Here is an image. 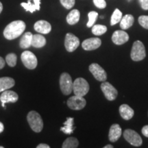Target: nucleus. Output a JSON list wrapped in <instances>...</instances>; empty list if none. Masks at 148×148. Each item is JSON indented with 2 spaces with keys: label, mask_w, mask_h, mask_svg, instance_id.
<instances>
[{
  "label": "nucleus",
  "mask_w": 148,
  "mask_h": 148,
  "mask_svg": "<svg viewBox=\"0 0 148 148\" xmlns=\"http://www.w3.org/2000/svg\"><path fill=\"white\" fill-rule=\"evenodd\" d=\"M15 84V81L10 77H0V92L8 90L13 87Z\"/></svg>",
  "instance_id": "obj_19"
},
{
  "label": "nucleus",
  "mask_w": 148,
  "mask_h": 148,
  "mask_svg": "<svg viewBox=\"0 0 148 148\" xmlns=\"http://www.w3.org/2000/svg\"><path fill=\"white\" fill-rule=\"evenodd\" d=\"M119 114L123 119L130 120L133 117L134 111L127 104H122L119 106Z\"/></svg>",
  "instance_id": "obj_18"
},
{
  "label": "nucleus",
  "mask_w": 148,
  "mask_h": 148,
  "mask_svg": "<svg viewBox=\"0 0 148 148\" xmlns=\"http://www.w3.org/2000/svg\"><path fill=\"white\" fill-rule=\"evenodd\" d=\"M40 0H28L27 3H21V5L26 11L33 13L36 10H40Z\"/></svg>",
  "instance_id": "obj_17"
},
{
  "label": "nucleus",
  "mask_w": 148,
  "mask_h": 148,
  "mask_svg": "<svg viewBox=\"0 0 148 148\" xmlns=\"http://www.w3.org/2000/svg\"><path fill=\"white\" fill-rule=\"evenodd\" d=\"M37 148H49V145H47V144H45V143H40L39 145H38L36 146Z\"/></svg>",
  "instance_id": "obj_36"
},
{
  "label": "nucleus",
  "mask_w": 148,
  "mask_h": 148,
  "mask_svg": "<svg viewBox=\"0 0 148 148\" xmlns=\"http://www.w3.org/2000/svg\"><path fill=\"white\" fill-rule=\"evenodd\" d=\"M88 21L86 24V26L88 27H91L94 25V23H95L96 20H97L98 17V13L95 11H90V12H88Z\"/></svg>",
  "instance_id": "obj_29"
},
{
  "label": "nucleus",
  "mask_w": 148,
  "mask_h": 148,
  "mask_svg": "<svg viewBox=\"0 0 148 148\" xmlns=\"http://www.w3.org/2000/svg\"><path fill=\"white\" fill-rule=\"evenodd\" d=\"M122 18V12L118 8H116L111 16L110 25H114L118 23Z\"/></svg>",
  "instance_id": "obj_27"
},
{
  "label": "nucleus",
  "mask_w": 148,
  "mask_h": 148,
  "mask_svg": "<svg viewBox=\"0 0 148 148\" xmlns=\"http://www.w3.org/2000/svg\"><path fill=\"white\" fill-rule=\"evenodd\" d=\"M16 60H17V57L16 55L14 53H8V55L5 56V61L6 63L8 64V66L11 67H14L16 64Z\"/></svg>",
  "instance_id": "obj_28"
},
{
  "label": "nucleus",
  "mask_w": 148,
  "mask_h": 148,
  "mask_svg": "<svg viewBox=\"0 0 148 148\" xmlns=\"http://www.w3.org/2000/svg\"><path fill=\"white\" fill-rule=\"evenodd\" d=\"M5 66V60L0 56V69H2Z\"/></svg>",
  "instance_id": "obj_35"
},
{
  "label": "nucleus",
  "mask_w": 148,
  "mask_h": 148,
  "mask_svg": "<svg viewBox=\"0 0 148 148\" xmlns=\"http://www.w3.org/2000/svg\"><path fill=\"white\" fill-rule=\"evenodd\" d=\"M78 140L75 137H69L62 143V148H76L78 147Z\"/></svg>",
  "instance_id": "obj_25"
},
{
  "label": "nucleus",
  "mask_w": 148,
  "mask_h": 148,
  "mask_svg": "<svg viewBox=\"0 0 148 148\" xmlns=\"http://www.w3.org/2000/svg\"><path fill=\"white\" fill-rule=\"evenodd\" d=\"M60 88L61 91L64 95H70L73 91V84L71 77L67 73H62L60 75Z\"/></svg>",
  "instance_id": "obj_5"
},
{
  "label": "nucleus",
  "mask_w": 148,
  "mask_h": 148,
  "mask_svg": "<svg viewBox=\"0 0 148 148\" xmlns=\"http://www.w3.org/2000/svg\"><path fill=\"white\" fill-rule=\"evenodd\" d=\"M141 132L144 136L148 138V125H145L141 130Z\"/></svg>",
  "instance_id": "obj_34"
},
{
  "label": "nucleus",
  "mask_w": 148,
  "mask_h": 148,
  "mask_svg": "<svg viewBox=\"0 0 148 148\" xmlns=\"http://www.w3.org/2000/svg\"><path fill=\"white\" fill-rule=\"evenodd\" d=\"M89 71L92 74L94 77L99 81V82H104L107 79V74L105 70L97 63H92L90 64Z\"/></svg>",
  "instance_id": "obj_11"
},
{
  "label": "nucleus",
  "mask_w": 148,
  "mask_h": 148,
  "mask_svg": "<svg viewBox=\"0 0 148 148\" xmlns=\"http://www.w3.org/2000/svg\"><path fill=\"white\" fill-rule=\"evenodd\" d=\"M73 118L68 117L64 123V126L60 127V130L66 134H71L74 130L73 127Z\"/></svg>",
  "instance_id": "obj_24"
},
{
  "label": "nucleus",
  "mask_w": 148,
  "mask_h": 148,
  "mask_svg": "<svg viewBox=\"0 0 148 148\" xmlns=\"http://www.w3.org/2000/svg\"><path fill=\"white\" fill-rule=\"evenodd\" d=\"M66 104L71 110H79L84 108L86 104V101L83 97L75 95L68 99Z\"/></svg>",
  "instance_id": "obj_8"
},
{
  "label": "nucleus",
  "mask_w": 148,
  "mask_h": 148,
  "mask_svg": "<svg viewBox=\"0 0 148 148\" xmlns=\"http://www.w3.org/2000/svg\"><path fill=\"white\" fill-rule=\"evenodd\" d=\"M35 31L40 34H49L51 30V24L45 20H40L36 21L34 25Z\"/></svg>",
  "instance_id": "obj_15"
},
{
  "label": "nucleus",
  "mask_w": 148,
  "mask_h": 148,
  "mask_svg": "<svg viewBox=\"0 0 148 148\" xmlns=\"http://www.w3.org/2000/svg\"><path fill=\"white\" fill-rule=\"evenodd\" d=\"M79 18H80V12L78 10L74 9L72 10L71 12L68 14L66 16V22L69 24V25H75L77 22L79 21Z\"/></svg>",
  "instance_id": "obj_23"
},
{
  "label": "nucleus",
  "mask_w": 148,
  "mask_h": 148,
  "mask_svg": "<svg viewBox=\"0 0 148 148\" xmlns=\"http://www.w3.org/2000/svg\"><path fill=\"white\" fill-rule=\"evenodd\" d=\"M60 3L66 9H71L75 5V0H60Z\"/></svg>",
  "instance_id": "obj_30"
},
{
  "label": "nucleus",
  "mask_w": 148,
  "mask_h": 148,
  "mask_svg": "<svg viewBox=\"0 0 148 148\" xmlns=\"http://www.w3.org/2000/svg\"><path fill=\"white\" fill-rule=\"evenodd\" d=\"M27 120L31 129L35 132H41L43 128V121L41 116L38 112L32 110L27 114Z\"/></svg>",
  "instance_id": "obj_2"
},
{
  "label": "nucleus",
  "mask_w": 148,
  "mask_h": 148,
  "mask_svg": "<svg viewBox=\"0 0 148 148\" xmlns=\"http://www.w3.org/2000/svg\"><path fill=\"white\" fill-rule=\"evenodd\" d=\"M18 99V95L16 92L12 90H5L0 96V101L2 103V106H5V103H15Z\"/></svg>",
  "instance_id": "obj_12"
},
{
  "label": "nucleus",
  "mask_w": 148,
  "mask_h": 148,
  "mask_svg": "<svg viewBox=\"0 0 148 148\" xmlns=\"http://www.w3.org/2000/svg\"><path fill=\"white\" fill-rule=\"evenodd\" d=\"M101 89L105 97L109 101H113L117 97V90L108 82H103L101 84Z\"/></svg>",
  "instance_id": "obj_9"
},
{
  "label": "nucleus",
  "mask_w": 148,
  "mask_h": 148,
  "mask_svg": "<svg viewBox=\"0 0 148 148\" xmlns=\"http://www.w3.org/2000/svg\"><path fill=\"white\" fill-rule=\"evenodd\" d=\"M89 88L88 82L82 77H78L73 82V91L75 95L84 97L89 91Z\"/></svg>",
  "instance_id": "obj_3"
},
{
  "label": "nucleus",
  "mask_w": 148,
  "mask_h": 148,
  "mask_svg": "<svg viewBox=\"0 0 148 148\" xmlns=\"http://www.w3.org/2000/svg\"><path fill=\"white\" fill-rule=\"evenodd\" d=\"M114 147L112 145H106V146H104V147H103V148H113Z\"/></svg>",
  "instance_id": "obj_39"
},
{
  "label": "nucleus",
  "mask_w": 148,
  "mask_h": 148,
  "mask_svg": "<svg viewBox=\"0 0 148 148\" xmlns=\"http://www.w3.org/2000/svg\"><path fill=\"white\" fill-rule=\"evenodd\" d=\"M21 60L24 66L28 69H34L38 64L36 56L30 51H23L21 55Z\"/></svg>",
  "instance_id": "obj_6"
},
{
  "label": "nucleus",
  "mask_w": 148,
  "mask_h": 148,
  "mask_svg": "<svg viewBox=\"0 0 148 148\" xmlns=\"http://www.w3.org/2000/svg\"><path fill=\"white\" fill-rule=\"evenodd\" d=\"M79 40L72 33H67L64 39V47L68 52H73L79 47Z\"/></svg>",
  "instance_id": "obj_10"
},
{
  "label": "nucleus",
  "mask_w": 148,
  "mask_h": 148,
  "mask_svg": "<svg viewBox=\"0 0 148 148\" xmlns=\"http://www.w3.org/2000/svg\"><path fill=\"white\" fill-rule=\"evenodd\" d=\"M101 40L99 38H90L84 40L82 43V47L84 50L92 51L95 50L100 47Z\"/></svg>",
  "instance_id": "obj_13"
},
{
  "label": "nucleus",
  "mask_w": 148,
  "mask_h": 148,
  "mask_svg": "<svg viewBox=\"0 0 148 148\" xmlns=\"http://www.w3.org/2000/svg\"><path fill=\"white\" fill-rule=\"evenodd\" d=\"M107 31V27L103 25H93L92 27V33L96 36H101L106 33Z\"/></svg>",
  "instance_id": "obj_26"
},
{
  "label": "nucleus",
  "mask_w": 148,
  "mask_h": 148,
  "mask_svg": "<svg viewBox=\"0 0 148 148\" xmlns=\"http://www.w3.org/2000/svg\"><path fill=\"white\" fill-rule=\"evenodd\" d=\"M130 56L132 60L136 61V62L143 60L145 58V48L143 42L140 40H136L133 43Z\"/></svg>",
  "instance_id": "obj_4"
},
{
  "label": "nucleus",
  "mask_w": 148,
  "mask_h": 148,
  "mask_svg": "<svg viewBox=\"0 0 148 148\" xmlns=\"http://www.w3.org/2000/svg\"><path fill=\"white\" fill-rule=\"evenodd\" d=\"M134 21V18L132 14H125L120 21V27L122 29H129L132 26Z\"/></svg>",
  "instance_id": "obj_21"
},
{
  "label": "nucleus",
  "mask_w": 148,
  "mask_h": 148,
  "mask_svg": "<svg viewBox=\"0 0 148 148\" xmlns=\"http://www.w3.org/2000/svg\"><path fill=\"white\" fill-rule=\"evenodd\" d=\"M129 35L123 30H116L112 36V40L115 45H121L128 41Z\"/></svg>",
  "instance_id": "obj_14"
},
{
  "label": "nucleus",
  "mask_w": 148,
  "mask_h": 148,
  "mask_svg": "<svg viewBox=\"0 0 148 148\" xmlns=\"http://www.w3.org/2000/svg\"><path fill=\"white\" fill-rule=\"evenodd\" d=\"M46 45L45 38L41 34H33L32 46L36 48H41Z\"/></svg>",
  "instance_id": "obj_22"
},
{
  "label": "nucleus",
  "mask_w": 148,
  "mask_h": 148,
  "mask_svg": "<svg viewBox=\"0 0 148 148\" xmlns=\"http://www.w3.org/2000/svg\"><path fill=\"white\" fill-rule=\"evenodd\" d=\"M2 10H3V5L2 3L0 2V14H1V12H2Z\"/></svg>",
  "instance_id": "obj_38"
},
{
  "label": "nucleus",
  "mask_w": 148,
  "mask_h": 148,
  "mask_svg": "<svg viewBox=\"0 0 148 148\" xmlns=\"http://www.w3.org/2000/svg\"><path fill=\"white\" fill-rule=\"evenodd\" d=\"M138 23L145 29H148V16L142 15L138 17Z\"/></svg>",
  "instance_id": "obj_31"
},
{
  "label": "nucleus",
  "mask_w": 148,
  "mask_h": 148,
  "mask_svg": "<svg viewBox=\"0 0 148 148\" xmlns=\"http://www.w3.org/2000/svg\"><path fill=\"white\" fill-rule=\"evenodd\" d=\"M4 130V126H3V124L1 122H0V133H1Z\"/></svg>",
  "instance_id": "obj_37"
},
{
  "label": "nucleus",
  "mask_w": 148,
  "mask_h": 148,
  "mask_svg": "<svg viewBox=\"0 0 148 148\" xmlns=\"http://www.w3.org/2000/svg\"><path fill=\"white\" fill-rule=\"evenodd\" d=\"M121 127H120L119 124H117V123L112 124L110 127L108 134V138L110 141L112 142V143L117 141L119 138L121 137Z\"/></svg>",
  "instance_id": "obj_16"
},
{
  "label": "nucleus",
  "mask_w": 148,
  "mask_h": 148,
  "mask_svg": "<svg viewBox=\"0 0 148 148\" xmlns=\"http://www.w3.org/2000/svg\"><path fill=\"white\" fill-rule=\"evenodd\" d=\"M123 137L130 144L138 147L142 145L143 140L137 132L131 129L125 130L123 132Z\"/></svg>",
  "instance_id": "obj_7"
},
{
  "label": "nucleus",
  "mask_w": 148,
  "mask_h": 148,
  "mask_svg": "<svg viewBox=\"0 0 148 148\" xmlns=\"http://www.w3.org/2000/svg\"><path fill=\"white\" fill-rule=\"evenodd\" d=\"M0 148H3V146H0Z\"/></svg>",
  "instance_id": "obj_40"
},
{
  "label": "nucleus",
  "mask_w": 148,
  "mask_h": 148,
  "mask_svg": "<svg viewBox=\"0 0 148 148\" xmlns=\"http://www.w3.org/2000/svg\"><path fill=\"white\" fill-rule=\"evenodd\" d=\"M94 5L99 9L105 8L106 7V3L105 0H92Z\"/></svg>",
  "instance_id": "obj_32"
},
{
  "label": "nucleus",
  "mask_w": 148,
  "mask_h": 148,
  "mask_svg": "<svg viewBox=\"0 0 148 148\" xmlns=\"http://www.w3.org/2000/svg\"><path fill=\"white\" fill-rule=\"evenodd\" d=\"M141 8L145 10H148V0H139Z\"/></svg>",
  "instance_id": "obj_33"
},
{
  "label": "nucleus",
  "mask_w": 148,
  "mask_h": 148,
  "mask_svg": "<svg viewBox=\"0 0 148 148\" xmlns=\"http://www.w3.org/2000/svg\"><path fill=\"white\" fill-rule=\"evenodd\" d=\"M33 34L30 32H25L21 36L19 42V46L22 49H27L32 46V39Z\"/></svg>",
  "instance_id": "obj_20"
},
{
  "label": "nucleus",
  "mask_w": 148,
  "mask_h": 148,
  "mask_svg": "<svg viewBox=\"0 0 148 148\" xmlns=\"http://www.w3.org/2000/svg\"><path fill=\"white\" fill-rule=\"evenodd\" d=\"M25 22L21 20L11 22L5 27L3 30V36L6 39L13 40L18 38L23 34L25 29Z\"/></svg>",
  "instance_id": "obj_1"
}]
</instances>
